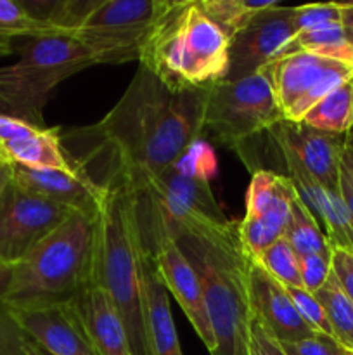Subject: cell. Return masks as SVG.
I'll return each instance as SVG.
<instances>
[{
    "instance_id": "obj_1",
    "label": "cell",
    "mask_w": 353,
    "mask_h": 355,
    "mask_svg": "<svg viewBox=\"0 0 353 355\" xmlns=\"http://www.w3.org/2000/svg\"><path fill=\"white\" fill-rule=\"evenodd\" d=\"M204 94L206 89H170L138 66L111 111L62 137L66 156L97 186L135 193L203 139Z\"/></svg>"
},
{
    "instance_id": "obj_2",
    "label": "cell",
    "mask_w": 353,
    "mask_h": 355,
    "mask_svg": "<svg viewBox=\"0 0 353 355\" xmlns=\"http://www.w3.org/2000/svg\"><path fill=\"white\" fill-rule=\"evenodd\" d=\"M145 257L134 191L125 186L104 187L93 215L90 283L99 286L120 312L134 355H151L145 319Z\"/></svg>"
},
{
    "instance_id": "obj_3",
    "label": "cell",
    "mask_w": 353,
    "mask_h": 355,
    "mask_svg": "<svg viewBox=\"0 0 353 355\" xmlns=\"http://www.w3.org/2000/svg\"><path fill=\"white\" fill-rule=\"evenodd\" d=\"M138 66L173 90L208 89L227 75L228 38L196 0H166L142 45Z\"/></svg>"
},
{
    "instance_id": "obj_4",
    "label": "cell",
    "mask_w": 353,
    "mask_h": 355,
    "mask_svg": "<svg viewBox=\"0 0 353 355\" xmlns=\"http://www.w3.org/2000/svg\"><path fill=\"white\" fill-rule=\"evenodd\" d=\"M176 245L201 281L213 328L217 349L211 355H249L248 255L239 234L208 238L194 232H176Z\"/></svg>"
},
{
    "instance_id": "obj_5",
    "label": "cell",
    "mask_w": 353,
    "mask_h": 355,
    "mask_svg": "<svg viewBox=\"0 0 353 355\" xmlns=\"http://www.w3.org/2000/svg\"><path fill=\"white\" fill-rule=\"evenodd\" d=\"M93 215L71 211L14 266L3 307L28 309L71 302L90 283Z\"/></svg>"
},
{
    "instance_id": "obj_6",
    "label": "cell",
    "mask_w": 353,
    "mask_h": 355,
    "mask_svg": "<svg viewBox=\"0 0 353 355\" xmlns=\"http://www.w3.org/2000/svg\"><path fill=\"white\" fill-rule=\"evenodd\" d=\"M166 0H71L44 17L97 54L100 64L138 61Z\"/></svg>"
},
{
    "instance_id": "obj_7",
    "label": "cell",
    "mask_w": 353,
    "mask_h": 355,
    "mask_svg": "<svg viewBox=\"0 0 353 355\" xmlns=\"http://www.w3.org/2000/svg\"><path fill=\"white\" fill-rule=\"evenodd\" d=\"M19 59L0 66V111L44 127V107L52 90L69 76L100 64L97 54L73 37L28 38Z\"/></svg>"
},
{
    "instance_id": "obj_8",
    "label": "cell",
    "mask_w": 353,
    "mask_h": 355,
    "mask_svg": "<svg viewBox=\"0 0 353 355\" xmlns=\"http://www.w3.org/2000/svg\"><path fill=\"white\" fill-rule=\"evenodd\" d=\"M265 71L234 82L213 83L204 94V132L241 151L249 139L282 121Z\"/></svg>"
},
{
    "instance_id": "obj_9",
    "label": "cell",
    "mask_w": 353,
    "mask_h": 355,
    "mask_svg": "<svg viewBox=\"0 0 353 355\" xmlns=\"http://www.w3.org/2000/svg\"><path fill=\"white\" fill-rule=\"evenodd\" d=\"M75 210L10 179L0 193V260L16 266Z\"/></svg>"
},
{
    "instance_id": "obj_10",
    "label": "cell",
    "mask_w": 353,
    "mask_h": 355,
    "mask_svg": "<svg viewBox=\"0 0 353 355\" xmlns=\"http://www.w3.org/2000/svg\"><path fill=\"white\" fill-rule=\"evenodd\" d=\"M142 241L168 293L176 298L180 309L192 324L194 331L197 333L208 352L213 354L217 349V342H215L213 328H211L210 315L204 304L203 286H201L196 270L192 269L175 239L165 231H159V229L144 231Z\"/></svg>"
},
{
    "instance_id": "obj_11",
    "label": "cell",
    "mask_w": 353,
    "mask_h": 355,
    "mask_svg": "<svg viewBox=\"0 0 353 355\" xmlns=\"http://www.w3.org/2000/svg\"><path fill=\"white\" fill-rule=\"evenodd\" d=\"M296 35L293 7L277 6L251 21L246 30L228 40V68L225 82L246 78L287 54Z\"/></svg>"
},
{
    "instance_id": "obj_12",
    "label": "cell",
    "mask_w": 353,
    "mask_h": 355,
    "mask_svg": "<svg viewBox=\"0 0 353 355\" xmlns=\"http://www.w3.org/2000/svg\"><path fill=\"white\" fill-rule=\"evenodd\" d=\"M7 311L21 331L51 355H99L73 300Z\"/></svg>"
},
{
    "instance_id": "obj_13",
    "label": "cell",
    "mask_w": 353,
    "mask_h": 355,
    "mask_svg": "<svg viewBox=\"0 0 353 355\" xmlns=\"http://www.w3.org/2000/svg\"><path fill=\"white\" fill-rule=\"evenodd\" d=\"M269 132L275 146L289 151L317 182L331 191H339L346 135L327 134L287 120L279 121Z\"/></svg>"
},
{
    "instance_id": "obj_14",
    "label": "cell",
    "mask_w": 353,
    "mask_h": 355,
    "mask_svg": "<svg viewBox=\"0 0 353 355\" xmlns=\"http://www.w3.org/2000/svg\"><path fill=\"white\" fill-rule=\"evenodd\" d=\"M248 286L253 319H256L277 342H296L317 335L298 314L286 286L273 279L249 257Z\"/></svg>"
},
{
    "instance_id": "obj_15",
    "label": "cell",
    "mask_w": 353,
    "mask_h": 355,
    "mask_svg": "<svg viewBox=\"0 0 353 355\" xmlns=\"http://www.w3.org/2000/svg\"><path fill=\"white\" fill-rule=\"evenodd\" d=\"M277 149L289 173V179L296 187L298 196L317 218L329 246L353 253V224L341 193L327 189L317 182L289 151L279 146Z\"/></svg>"
},
{
    "instance_id": "obj_16",
    "label": "cell",
    "mask_w": 353,
    "mask_h": 355,
    "mask_svg": "<svg viewBox=\"0 0 353 355\" xmlns=\"http://www.w3.org/2000/svg\"><path fill=\"white\" fill-rule=\"evenodd\" d=\"M10 175L19 186L62 207L89 215H96L104 196V187L97 186L80 168L64 172V170H35L10 165Z\"/></svg>"
},
{
    "instance_id": "obj_17",
    "label": "cell",
    "mask_w": 353,
    "mask_h": 355,
    "mask_svg": "<svg viewBox=\"0 0 353 355\" xmlns=\"http://www.w3.org/2000/svg\"><path fill=\"white\" fill-rule=\"evenodd\" d=\"M338 64L310 52H289L263 68L282 118Z\"/></svg>"
},
{
    "instance_id": "obj_18",
    "label": "cell",
    "mask_w": 353,
    "mask_h": 355,
    "mask_svg": "<svg viewBox=\"0 0 353 355\" xmlns=\"http://www.w3.org/2000/svg\"><path fill=\"white\" fill-rule=\"evenodd\" d=\"M90 340L99 355H134L127 328L111 298L96 284L89 283L75 298Z\"/></svg>"
},
{
    "instance_id": "obj_19",
    "label": "cell",
    "mask_w": 353,
    "mask_h": 355,
    "mask_svg": "<svg viewBox=\"0 0 353 355\" xmlns=\"http://www.w3.org/2000/svg\"><path fill=\"white\" fill-rule=\"evenodd\" d=\"M296 198L298 191L289 177L272 170H256L246 193L244 217L262 218L284 234Z\"/></svg>"
},
{
    "instance_id": "obj_20",
    "label": "cell",
    "mask_w": 353,
    "mask_h": 355,
    "mask_svg": "<svg viewBox=\"0 0 353 355\" xmlns=\"http://www.w3.org/2000/svg\"><path fill=\"white\" fill-rule=\"evenodd\" d=\"M144 291L151 355H183L170 309V293L149 255L145 257Z\"/></svg>"
},
{
    "instance_id": "obj_21",
    "label": "cell",
    "mask_w": 353,
    "mask_h": 355,
    "mask_svg": "<svg viewBox=\"0 0 353 355\" xmlns=\"http://www.w3.org/2000/svg\"><path fill=\"white\" fill-rule=\"evenodd\" d=\"M0 153L10 165L35 170H76L66 156L59 128L35 127L30 134L0 146Z\"/></svg>"
},
{
    "instance_id": "obj_22",
    "label": "cell",
    "mask_w": 353,
    "mask_h": 355,
    "mask_svg": "<svg viewBox=\"0 0 353 355\" xmlns=\"http://www.w3.org/2000/svg\"><path fill=\"white\" fill-rule=\"evenodd\" d=\"M300 123L327 134L348 135L353 130V80L318 101Z\"/></svg>"
},
{
    "instance_id": "obj_23",
    "label": "cell",
    "mask_w": 353,
    "mask_h": 355,
    "mask_svg": "<svg viewBox=\"0 0 353 355\" xmlns=\"http://www.w3.org/2000/svg\"><path fill=\"white\" fill-rule=\"evenodd\" d=\"M201 12L213 21L221 33L230 40L251 24L256 16L280 6L277 0H196Z\"/></svg>"
},
{
    "instance_id": "obj_24",
    "label": "cell",
    "mask_w": 353,
    "mask_h": 355,
    "mask_svg": "<svg viewBox=\"0 0 353 355\" xmlns=\"http://www.w3.org/2000/svg\"><path fill=\"white\" fill-rule=\"evenodd\" d=\"M298 51L310 52V54L343 62V64L353 68V45L346 38L345 28L341 23L325 24V26L315 28V30L296 33L289 52Z\"/></svg>"
},
{
    "instance_id": "obj_25",
    "label": "cell",
    "mask_w": 353,
    "mask_h": 355,
    "mask_svg": "<svg viewBox=\"0 0 353 355\" xmlns=\"http://www.w3.org/2000/svg\"><path fill=\"white\" fill-rule=\"evenodd\" d=\"M282 236L298 257H307L311 253H322L331 250L320 224L308 210L307 205L300 200V196L294 201L291 218Z\"/></svg>"
},
{
    "instance_id": "obj_26",
    "label": "cell",
    "mask_w": 353,
    "mask_h": 355,
    "mask_svg": "<svg viewBox=\"0 0 353 355\" xmlns=\"http://www.w3.org/2000/svg\"><path fill=\"white\" fill-rule=\"evenodd\" d=\"M315 297L325 309L336 342L343 349L353 352V304L343 291L334 272H331L327 283L315 293Z\"/></svg>"
},
{
    "instance_id": "obj_27",
    "label": "cell",
    "mask_w": 353,
    "mask_h": 355,
    "mask_svg": "<svg viewBox=\"0 0 353 355\" xmlns=\"http://www.w3.org/2000/svg\"><path fill=\"white\" fill-rule=\"evenodd\" d=\"M0 31L10 38H44V37H68L61 28L51 21L26 9L23 3L12 0H0Z\"/></svg>"
},
{
    "instance_id": "obj_28",
    "label": "cell",
    "mask_w": 353,
    "mask_h": 355,
    "mask_svg": "<svg viewBox=\"0 0 353 355\" xmlns=\"http://www.w3.org/2000/svg\"><path fill=\"white\" fill-rule=\"evenodd\" d=\"M263 267L265 272L275 281H279L282 286L289 288H301V276H300V257L294 253L286 238L277 239L273 245H270L258 259H253Z\"/></svg>"
},
{
    "instance_id": "obj_29",
    "label": "cell",
    "mask_w": 353,
    "mask_h": 355,
    "mask_svg": "<svg viewBox=\"0 0 353 355\" xmlns=\"http://www.w3.org/2000/svg\"><path fill=\"white\" fill-rule=\"evenodd\" d=\"M345 2L329 3H307V6L293 7V23L296 33L315 30L325 24L341 23V12Z\"/></svg>"
},
{
    "instance_id": "obj_30",
    "label": "cell",
    "mask_w": 353,
    "mask_h": 355,
    "mask_svg": "<svg viewBox=\"0 0 353 355\" xmlns=\"http://www.w3.org/2000/svg\"><path fill=\"white\" fill-rule=\"evenodd\" d=\"M286 291L289 293L298 314L301 315V319H303V321L307 322V324L310 326L317 335H325L334 338L331 322H329L327 314H325V309L322 307L320 300H318L314 293H308V291L303 290V288H289V286H286Z\"/></svg>"
},
{
    "instance_id": "obj_31",
    "label": "cell",
    "mask_w": 353,
    "mask_h": 355,
    "mask_svg": "<svg viewBox=\"0 0 353 355\" xmlns=\"http://www.w3.org/2000/svg\"><path fill=\"white\" fill-rule=\"evenodd\" d=\"M173 166H176L180 172L187 173V175L211 180L217 173V156H215L211 146L199 139L183 151V155L173 163Z\"/></svg>"
},
{
    "instance_id": "obj_32",
    "label": "cell",
    "mask_w": 353,
    "mask_h": 355,
    "mask_svg": "<svg viewBox=\"0 0 353 355\" xmlns=\"http://www.w3.org/2000/svg\"><path fill=\"white\" fill-rule=\"evenodd\" d=\"M332 272V250L322 253L300 257L301 288L308 293H317Z\"/></svg>"
},
{
    "instance_id": "obj_33",
    "label": "cell",
    "mask_w": 353,
    "mask_h": 355,
    "mask_svg": "<svg viewBox=\"0 0 353 355\" xmlns=\"http://www.w3.org/2000/svg\"><path fill=\"white\" fill-rule=\"evenodd\" d=\"M286 355H343V349L334 338L325 335H314L296 342H279Z\"/></svg>"
},
{
    "instance_id": "obj_34",
    "label": "cell",
    "mask_w": 353,
    "mask_h": 355,
    "mask_svg": "<svg viewBox=\"0 0 353 355\" xmlns=\"http://www.w3.org/2000/svg\"><path fill=\"white\" fill-rule=\"evenodd\" d=\"M24 333L12 319L7 307L0 305V355L23 354Z\"/></svg>"
},
{
    "instance_id": "obj_35",
    "label": "cell",
    "mask_w": 353,
    "mask_h": 355,
    "mask_svg": "<svg viewBox=\"0 0 353 355\" xmlns=\"http://www.w3.org/2000/svg\"><path fill=\"white\" fill-rule=\"evenodd\" d=\"M249 355H286L280 343L260 324L256 319L251 321L249 329Z\"/></svg>"
},
{
    "instance_id": "obj_36",
    "label": "cell",
    "mask_w": 353,
    "mask_h": 355,
    "mask_svg": "<svg viewBox=\"0 0 353 355\" xmlns=\"http://www.w3.org/2000/svg\"><path fill=\"white\" fill-rule=\"evenodd\" d=\"M332 250V272L341 284L343 291L353 304V253L341 248Z\"/></svg>"
},
{
    "instance_id": "obj_37",
    "label": "cell",
    "mask_w": 353,
    "mask_h": 355,
    "mask_svg": "<svg viewBox=\"0 0 353 355\" xmlns=\"http://www.w3.org/2000/svg\"><path fill=\"white\" fill-rule=\"evenodd\" d=\"M12 276H14V266L2 262L0 260V305H3L7 293H9V288L12 284Z\"/></svg>"
},
{
    "instance_id": "obj_38",
    "label": "cell",
    "mask_w": 353,
    "mask_h": 355,
    "mask_svg": "<svg viewBox=\"0 0 353 355\" xmlns=\"http://www.w3.org/2000/svg\"><path fill=\"white\" fill-rule=\"evenodd\" d=\"M339 193H341L343 201H345L346 208H348L350 218H352V224H353V186L352 182L346 179L343 172H341V179H339Z\"/></svg>"
},
{
    "instance_id": "obj_39",
    "label": "cell",
    "mask_w": 353,
    "mask_h": 355,
    "mask_svg": "<svg viewBox=\"0 0 353 355\" xmlns=\"http://www.w3.org/2000/svg\"><path fill=\"white\" fill-rule=\"evenodd\" d=\"M341 172L345 173V177L353 186V146L350 144L348 139H346L345 149H343L341 155Z\"/></svg>"
},
{
    "instance_id": "obj_40",
    "label": "cell",
    "mask_w": 353,
    "mask_h": 355,
    "mask_svg": "<svg viewBox=\"0 0 353 355\" xmlns=\"http://www.w3.org/2000/svg\"><path fill=\"white\" fill-rule=\"evenodd\" d=\"M341 24L345 28L346 38L353 45V2H345L341 12Z\"/></svg>"
},
{
    "instance_id": "obj_41",
    "label": "cell",
    "mask_w": 353,
    "mask_h": 355,
    "mask_svg": "<svg viewBox=\"0 0 353 355\" xmlns=\"http://www.w3.org/2000/svg\"><path fill=\"white\" fill-rule=\"evenodd\" d=\"M21 355H51V354L45 352V350L42 349L40 345H37V343H35L33 340H30L26 335H24L23 354H21Z\"/></svg>"
},
{
    "instance_id": "obj_42",
    "label": "cell",
    "mask_w": 353,
    "mask_h": 355,
    "mask_svg": "<svg viewBox=\"0 0 353 355\" xmlns=\"http://www.w3.org/2000/svg\"><path fill=\"white\" fill-rule=\"evenodd\" d=\"M12 42H14V38H10L9 35H6L0 31V58H3V55H9L10 52L14 51Z\"/></svg>"
},
{
    "instance_id": "obj_43",
    "label": "cell",
    "mask_w": 353,
    "mask_h": 355,
    "mask_svg": "<svg viewBox=\"0 0 353 355\" xmlns=\"http://www.w3.org/2000/svg\"><path fill=\"white\" fill-rule=\"evenodd\" d=\"M9 179H10V163L0 162V193H2L3 186H6Z\"/></svg>"
},
{
    "instance_id": "obj_44",
    "label": "cell",
    "mask_w": 353,
    "mask_h": 355,
    "mask_svg": "<svg viewBox=\"0 0 353 355\" xmlns=\"http://www.w3.org/2000/svg\"><path fill=\"white\" fill-rule=\"evenodd\" d=\"M346 139H348V142H350V144H352V146H353V130H352V132H350V134H348V135H346Z\"/></svg>"
},
{
    "instance_id": "obj_45",
    "label": "cell",
    "mask_w": 353,
    "mask_h": 355,
    "mask_svg": "<svg viewBox=\"0 0 353 355\" xmlns=\"http://www.w3.org/2000/svg\"><path fill=\"white\" fill-rule=\"evenodd\" d=\"M343 355H353V352H350V350H346V352L343 354Z\"/></svg>"
},
{
    "instance_id": "obj_46",
    "label": "cell",
    "mask_w": 353,
    "mask_h": 355,
    "mask_svg": "<svg viewBox=\"0 0 353 355\" xmlns=\"http://www.w3.org/2000/svg\"><path fill=\"white\" fill-rule=\"evenodd\" d=\"M0 162H6V159H3V156L2 155H0ZM7 163V162H6Z\"/></svg>"
},
{
    "instance_id": "obj_47",
    "label": "cell",
    "mask_w": 353,
    "mask_h": 355,
    "mask_svg": "<svg viewBox=\"0 0 353 355\" xmlns=\"http://www.w3.org/2000/svg\"><path fill=\"white\" fill-rule=\"evenodd\" d=\"M0 155H2V153H0Z\"/></svg>"
}]
</instances>
